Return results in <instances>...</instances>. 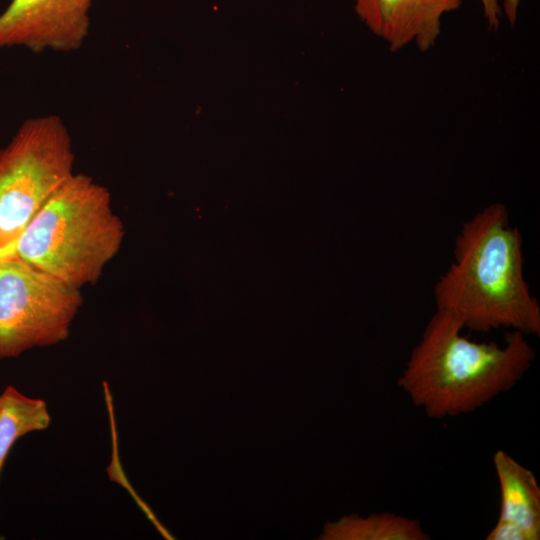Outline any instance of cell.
Masks as SVG:
<instances>
[{
  "mask_svg": "<svg viewBox=\"0 0 540 540\" xmlns=\"http://www.w3.org/2000/svg\"><path fill=\"white\" fill-rule=\"evenodd\" d=\"M462 0H355V11L383 39L391 52L414 42L421 52L433 47L441 33V18Z\"/></svg>",
  "mask_w": 540,
  "mask_h": 540,
  "instance_id": "52a82bcc",
  "label": "cell"
},
{
  "mask_svg": "<svg viewBox=\"0 0 540 540\" xmlns=\"http://www.w3.org/2000/svg\"><path fill=\"white\" fill-rule=\"evenodd\" d=\"M489 30H497L502 13L499 0H480Z\"/></svg>",
  "mask_w": 540,
  "mask_h": 540,
  "instance_id": "8fae6325",
  "label": "cell"
},
{
  "mask_svg": "<svg viewBox=\"0 0 540 540\" xmlns=\"http://www.w3.org/2000/svg\"><path fill=\"white\" fill-rule=\"evenodd\" d=\"M321 539L326 540H429L430 535L417 519L391 512L356 514L328 523Z\"/></svg>",
  "mask_w": 540,
  "mask_h": 540,
  "instance_id": "9c48e42d",
  "label": "cell"
},
{
  "mask_svg": "<svg viewBox=\"0 0 540 540\" xmlns=\"http://www.w3.org/2000/svg\"><path fill=\"white\" fill-rule=\"evenodd\" d=\"M454 261L434 287L436 309L464 329L510 328L540 336V305L524 276L523 237L503 203L484 207L462 224Z\"/></svg>",
  "mask_w": 540,
  "mask_h": 540,
  "instance_id": "6da1fadb",
  "label": "cell"
},
{
  "mask_svg": "<svg viewBox=\"0 0 540 540\" xmlns=\"http://www.w3.org/2000/svg\"><path fill=\"white\" fill-rule=\"evenodd\" d=\"M461 321L441 310L429 319L397 384L432 419L474 412L513 389L534 361L526 335L511 330L504 344L462 335Z\"/></svg>",
  "mask_w": 540,
  "mask_h": 540,
  "instance_id": "7a4b0ae2",
  "label": "cell"
},
{
  "mask_svg": "<svg viewBox=\"0 0 540 540\" xmlns=\"http://www.w3.org/2000/svg\"><path fill=\"white\" fill-rule=\"evenodd\" d=\"M70 132L58 115L24 121L0 149V258L11 255L27 224L72 176Z\"/></svg>",
  "mask_w": 540,
  "mask_h": 540,
  "instance_id": "277c9868",
  "label": "cell"
},
{
  "mask_svg": "<svg viewBox=\"0 0 540 540\" xmlns=\"http://www.w3.org/2000/svg\"><path fill=\"white\" fill-rule=\"evenodd\" d=\"M520 5V0H502L501 11L504 12L510 26L513 28L516 20L518 8Z\"/></svg>",
  "mask_w": 540,
  "mask_h": 540,
  "instance_id": "7c38bea8",
  "label": "cell"
},
{
  "mask_svg": "<svg viewBox=\"0 0 540 540\" xmlns=\"http://www.w3.org/2000/svg\"><path fill=\"white\" fill-rule=\"evenodd\" d=\"M83 305L80 289L15 254L0 258V360L65 341Z\"/></svg>",
  "mask_w": 540,
  "mask_h": 540,
  "instance_id": "5b68a950",
  "label": "cell"
},
{
  "mask_svg": "<svg viewBox=\"0 0 540 540\" xmlns=\"http://www.w3.org/2000/svg\"><path fill=\"white\" fill-rule=\"evenodd\" d=\"M93 0H11L0 14V49L71 52L87 38Z\"/></svg>",
  "mask_w": 540,
  "mask_h": 540,
  "instance_id": "8992f818",
  "label": "cell"
},
{
  "mask_svg": "<svg viewBox=\"0 0 540 540\" xmlns=\"http://www.w3.org/2000/svg\"><path fill=\"white\" fill-rule=\"evenodd\" d=\"M124 237L109 189L73 173L30 220L12 254L81 289L99 280Z\"/></svg>",
  "mask_w": 540,
  "mask_h": 540,
  "instance_id": "3957f363",
  "label": "cell"
},
{
  "mask_svg": "<svg viewBox=\"0 0 540 540\" xmlns=\"http://www.w3.org/2000/svg\"><path fill=\"white\" fill-rule=\"evenodd\" d=\"M51 423L47 403L12 385L0 393V478L14 444L23 436L45 430Z\"/></svg>",
  "mask_w": 540,
  "mask_h": 540,
  "instance_id": "30bf717a",
  "label": "cell"
},
{
  "mask_svg": "<svg viewBox=\"0 0 540 540\" xmlns=\"http://www.w3.org/2000/svg\"><path fill=\"white\" fill-rule=\"evenodd\" d=\"M493 465L500 488V514L487 540L540 539V486L534 473L504 450Z\"/></svg>",
  "mask_w": 540,
  "mask_h": 540,
  "instance_id": "ba28073f",
  "label": "cell"
}]
</instances>
